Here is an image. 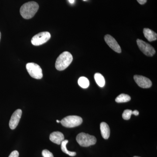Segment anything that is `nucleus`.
<instances>
[{
	"label": "nucleus",
	"instance_id": "bb28decb",
	"mask_svg": "<svg viewBox=\"0 0 157 157\" xmlns=\"http://www.w3.org/2000/svg\"><path fill=\"white\" fill-rule=\"evenodd\" d=\"M83 1H86V0H83Z\"/></svg>",
	"mask_w": 157,
	"mask_h": 157
},
{
	"label": "nucleus",
	"instance_id": "f257e3e1",
	"mask_svg": "<svg viewBox=\"0 0 157 157\" xmlns=\"http://www.w3.org/2000/svg\"><path fill=\"white\" fill-rule=\"evenodd\" d=\"M39 9L38 3L35 2H30L21 6L20 12L21 16L25 19H31L34 17Z\"/></svg>",
	"mask_w": 157,
	"mask_h": 157
},
{
	"label": "nucleus",
	"instance_id": "412c9836",
	"mask_svg": "<svg viewBox=\"0 0 157 157\" xmlns=\"http://www.w3.org/2000/svg\"><path fill=\"white\" fill-rule=\"evenodd\" d=\"M137 1L140 5H144L146 3L147 0H137Z\"/></svg>",
	"mask_w": 157,
	"mask_h": 157
},
{
	"label": "nucleus",
	"instance_id": "f3484780",
	"mask_svg": "<svg viewBox=\"0 0 157 157\" xmlns=\"http://www.w3.org/2000/svg\"><path fill=\"white\" fill-rule=\"evenodd\" d=\"M78 85L82 88H87L90 86L89 80L84 76H82L78 78Z\"/></svg>",
	"mask_w": 157,
	"mask_h": 157
},
{
	"label": "nucleus",
	"instance_id": "ddd939ff",
	"mask_svg": "<svg viewBox=\"0 0 157 157\" xmlns=\"http://www.w3.org/2000/svg\"><path fill=\"white\" fill-rule=\"evenodd\" d=\"M100 128L102 137L104 139H108L110 135V129L108 125L106 123L103 122L101 124Z\"/></svg>",
	"mask_w": 157,
	"mask_h": 157
},
{
	"label": "nucleus",
	"instance_id": "aec40b11",
	"mask_svg": "<svg viewBox=\"0 0 157 157\" xmlns=\"http://www.w3.org/2000/svg\"><path fill=\"white\" fill-rule=\"evenodd\" d=\"M19 157V152L17 151H14L10 154L9 157Z\"/></svg>",
	"mask_w": 157,
	"mask_h": 157
},
{
	"label": "nucleus",
	"instance_id": "9d476101",
	"mask_svg": "<svg viewBox=\"0 0 157 157\" xmlns=\"http://www.w3.org/2000/svg\"><path fill=\"white\" fill-rule=\"evenodd\" d=\"M22 115V110L17 109L15 110L11 116V119L9 121V125L10 128L14 130L16 128L19 123L21 118Z\"/></svg>",
	"mask_w": 157,
	"mask_h": 157
},
{
	"label": "nucleus",
	"instance_id": "b1692460",
	"mask_svg": "<svg viewBox=\"0 0 157 157\" xmlns=\"http://www.w3.org/2000/svg\"><path fill=\"white\" fill-rule=\"evenodd\" d=\"M57 122L58 123H59L60 122V121H59V120H56Z\"/></svg>",
	"mask_w": 157,
	"mask_h": 157
},
{
	"label": "nucleus",
	"instance_id": "423d86ee",
	"mask_svg": "<svg viewBox=\"0 0 157 157\" xmlns=\"http://www.w3.org/2000/svg\"><path fill=\"white\" fill-rule=\"evenodd\" d=\"M50 38L51 34L49 32H42L33 37L31 42L33 45L39 46L46 43L50 39Z\"/></svg>",
	"mask_w": 157,
	"mask_h": 157
},
{
	"label": "nucleus",
	"instance_id": "4468645a",
	"mask_svg": "<svg viewBox=\"0 0 157 157\" xmlns=\"http://www.w3.org/2000/svg\"><path fill=\"white\" fill-rule=\"evenodd\" d=\"M94 78L96 82L99 86L104 87L105 84V78L102 74L100 73H96L94 75Z\"/></svg>",
	"mask_w": 157,
	"mask_h": 157
},
{
	"label": "nucleus",
	"instance_id": "39448f33",
	"mask_svg": "<svg viewBox=\"0 0 157 157\" xmlns=\"http://www.w3.org/2000/svg\"><path fill=\"white\" fill-rule=\"evenodd\" d=\"M26 67L29 74L33 78L39 79L43 77L42 69L39 65L34 63H28Z\"/></svg>",
	"mask_w": 157,
	"mask_h": 157
},
{
	"label": "nucleus",
	"instance_id": "dca6fc26",
	"mask_svg": "<svg viewBox=\"0 0 157 157\" xmlns=\"http://www.w3.org/2000/svg\"><path fill=\"white\" fill-rule=\"evenodd\" d=\"M131 98L128 95L122 94L116 98V102L118 103H126L131 100Z\"/></svg>",
	"mask_w": 157,
	"mask_h": 157
},
{
	"label": "nucleus",
	"instance_id": "6e6552de",
	"mask_svg": "<svg viewBox=\"0 0 157 157\" xmlns=\"http://www.w3.org/2000/svg\"><path fill=\"white\" fill-rule=\"evenodd\" d=\"M104 40L108 46L115 52L119 53L121 52L120 46L117 43V41L112 36L109 35H105Z\"/></svg>",
	"mask_w": 157,
	"mask_h": 157
},
{
	"label": "nucleus",
	"instance_id": "a211bd4d",
	"mask_svg": "<svg viewBox=\"0 0 157 157\" xmlns=\"http://www.w3.org/2000/svg\"><path fill=\"white\" fill-rule=\"evenodd\" d=\"M133 114V111L131 109H126L124 110L122 114V117L124 120H128L131 118V116Z\"/></svg>",
	"mask_w": 157,
	"mask_h": 157
},
{
	"label": "nucleus",
	"instance_id": "f8f14e48",
	"mask_svg": "<svg viewBox=\"0 0 157 157\" xmlns=\"http://www.w3.org/2000/svg\"><path fill=\"white\" fill-rule=\"evenodd\" d=\"M143 33L144 37L149 42L155 41L157 39L156 33L150 29L144 28L143 29Z\"/></svg>",
	"mask_w": 157,
	"mask_h": 157
},
{
	"label": "nucleus",
	"instance_id": "f03ea898",
	"mask_svg": "<svg viewBox=\"0 0 157 157\" xmlns=\"http://www.w3.org/2000/svg\"><path fill=\"white\" fill-rule=\"evenodd\" d=\"M72 54L68 52H64L59 56L56 62V68L59 71L67 69L73 61Z\"/></svg>",
	"mask_w": 157,
	"mask_h": 157
},
{
	"label": "nucleus",
	"instance_id": "4be33fe9",
	"mask_svg": "<svg viewBox=\"0 0 157 157\" xmlns=\"http://www.w3.org/2000/svg\"><path fill=\"white\" fill-rule=\"evenodd\" d=\"M139 111H137V110H134V111H133V114L135 115V116H138L139 115Z\"/></svg>",
	"mask_w": 157,
	"mask_h": 157
},
{
	"label": "nucleus",
	"instance_id": "393cba45",
	"mask_svg": "<svg viewBox=\"0 0 157 157\" xmlns=\"http://www.w3.org/2000/svg\"><path fill=\"white\" fill-rule=\"evenodd\" d=\"M1 32H0V41H1Z\"/></svg>",
	"mask_w": 157,
	"mask_h": 157
},
{
	"label": "nucleus",
	"instance_id": "0eeeda50",
	"mask_svg": "<svg viewBox=\"0 0 157 157\" xmlns=\"http://www.w3.org/2000/svg\"><path fill=\"white\" fill-rule=\"evenodd\" d=\"M137 43L140 50L147 56L152 57L155 54L156 51L154 47L143 40L137 39Z\"/></svg>",
	"mask_w": 157,
	"mask_h": 157
},
{
	"label": "nucleus",
	"instance_id": "5701e85b",
	"mask_svg": "<svg viewBox=\"0 0 157 157\" xmlns=\"http://www.w3.org/2000/svg\"><path fill=\"white\" fill-rule=\"evenodd\" d=\"M69 1L71 4H73L75 2V0H69Z\"/></svg>",
	"mask_w": 157,
	"mask_h": 157
},
{
	"label": "nucleus",
	"instance_id": "9b49d317",
	"mask_svg": "<svg viewBox=\"0 0 157 157\" xmlns=\"http://www.w3.org/2000/svg\"><path fill=\"white\" fill-rule=\"evenodd\" d=\"M49 139L52 142L59 145L64 140V136L61 132H53L50 134Z\"/></svg>",
	"mask_w": 157,
	"mask_h": 157
},
{
	"label": "nucleus",
	"instance_id": "6ab92c4d",
	"mask_svg": "<svg viewBox=\"0 0 157 157\" xmlns=\"http://www.w3.org/2000/svg\"><path fill=\"white\" fill-rule=\"evenodd\" d=\"M42 155L43 157H54L52 153L46 149L42 151Z\"/></svg>",
	"mask_w": 157,
	"mask_h": 157
},
{
	"label": "nucleus",
	"instance_id": "2eb2a0df",
	"mask_svg": "<svg viewBox=\"0 0 157 157\" xmlns=\"http://www.w3.org/2000/svg\"><path fill=\"white\" fill-rule=\"evenodd\" d=\"M68 142H69V141L67 140H64L63 141H62L61 144V147L62 151L66 153V154L70 156H75L76 155V152L69 151L67 148V144Z\"/></svg>",
	"mask_w": 157,
	"mask_h": 157
},
{
	"label": "nucleus",
	"instance_id": "1a4fd4ad",
	"mask_svg": "<svg viewBox=\"0 0 157 157\" xmlns=\"http://www.w3.org/2000/svg\"><path fill=\"white\" fill-rule=\"evenodd\" d=\"M135 82L138 86L142 88H149L152 86V82L149 78L140 75H135L134 76Z\"/></svg>",
	"mask_w": 157,
	"mask_h": 157
},
{
	"label": "nucleus",
	"instance_id": "20e7f679",
	"mask_svg": "<svg viewBox=\"0 0 157 157\" xmlns=\"http://www.w3.org/2000/svg\"><path fill=\"white\" fill-rule=\"evenodd\" d=\"M60 122L63 126L66 128H74L81 124L82 119L81 117L77 116H69L63 119Z\"/></svg>",
	"mask_w": 157,
	"mask_h": 157
},
{
	"label": "nucleus",
	"instance_id": "7ed1b4c3",
	"mask_svg": "<svg viewBox=\"0 0 157 157\" xmlns=\"http://www.w3.org/2000/svg\"><path fill=\"white\" fill-rule=\"evenodd\" d=\"M76 140L78 144L82 147H87L94 145L97 142L95 136L82 132L76 136Z\"/></svg>",
	"mask_w": 157,
	"mask_h": 157
},
{
	"label": "nucleus",
	"instance_id": "a878e982",
	"mask_svg": "<svg viewBox=\"0 0 157 157\" xmlns=\"http://www.w3.org/2000/svg\"><path fill=\"white\" fill-rule=\"evenodd\" d=\"M138 157V156H134V157Z\"/></svg>",
	"mask_w": 157,
	"mask_h": 157
}]
</instances>
